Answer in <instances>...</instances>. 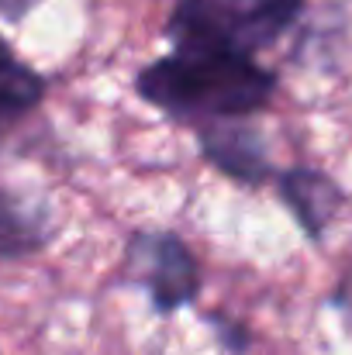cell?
<instances>
[{"label":"cell","mask_w":352,"mask_h":355,"mask_svg":"<svg viewBox=\"0 0 352 355\" xmlns=\"http://www.w3.org/2000/svg\"><path fill=\"white\" fill-rule=\"evenodd\" d=\"M280 80L255 55L169 49L135 73V94L166 118L190 128L255 118L269 107Z\"/></svg>","instance_id":"6da1fadb"},{"label":"cell","mask_w":352,"mask_h":355,"mask_svg":"<svg viewBox=\"0 0 352 355\" xmlns=\"http://www.w3.org/2000/svg\"><path fill=\"white\" fill-rule=\"evenodd\" d=\"M308 0H176L162 35L173 49L259 55L304 14Z\"/></svg>","instance_id":"7a4b0ae2"},{"label":"cell","mask_w":352,"mask_h":355,"mask_svg":"<svg viewBox=\"0 0 352 355\" xmlns=\"http://www.w3.org/2000/svg\"><path fill=\"white\" fill-rule=\"evenodd\" d=\"M124 276L142 286L156 314H176L201 293V262L176 232H135L124 245Z\"/></svg>","instance_id":"3957f363"},{"label":"cell","mask_w":352,"mask_h":355,"mask_svg":"<svg viewBox=\"0 0 352 355\" xmlns=\"http://www.w3.org/2000/svg\"><path fill=\"white\" fill-rule=\"evenodd\" d=\"M201 155L235 183L242 187H266L273 183L276 169L269 162L266 141L259 128H252V118H232V121H211L194 128Z\"/></svg>","instance_id":"277c9868"},{"label":"cell","mask_w":352,"mask_h":355,"mask_svg":"<svg viewBox=\"0 0 352 355\" xmlns=\"http://www.w3.org/2000/svg\"><path fill=\"white\" fill-rule=\"evenodd\" d=\"M273 187H276L280 200L287 204V211L294 214V221L301 225V232L311 241L325 238L328 225L339 218V211L346 204L342 187L328 173L311 169V166H290V169L276 173Z\"/></svg>","instance_id":"5b68a950"},{"label":"cell","mask_w":352,"mask_h":355,"mask_svg":"<svg viewBox=\"0 0 352 355\" xmlns=\"http://www.w3.org/2000/svg\"><path fill=\"white\" fill-rule=\"evenodd\" d=\"M56 238L49 207L31 197L0 187V262H24L42 255Z\"/></svg>","instance_id":"8992f818"},{"label":"cell","mask_w":352,"mask_h":355,"mask_svg":"<svg viewBox=\"0 0 352 355\" xmlns=\"http://www.w3.org/2000/svg\"><path fill=\"white\" fill-rule=\"evenodd\" d=\"M49 94V80L24 62L10 42L0 35V135H10L17 124L31 118Z\"/></svg>","instance_id":"52a82bcc"},{"label":"cell","mask_w":352,"mask_h":355,"mask_svg":"<svg viewBox=\"0 0 352 355\" xmlns=\"http://www.w3.org/2000/svg\"><path fill=\"white\" fill-rule=\"evenodd\" d=\"M42 0H0V21H10V24H21Z\"/></svg>","instance_id":"ba28073f"},{"label":"cell","mask_w":352,"mask_h":355,"mask_svg":"<svg viewBox=\"0 0 352 355\" xmlns=\"http://www.w3.org/2000/svg\"><path fill=\"white\" fill-rule=\"evenodd\" d=\"M218 324V331H221V342H225V349H232V352H242L245 349V342H249V335H245V328L242 324H232V321H225V318H215Z\"/></svg>","instance_id":"9c48e42d"},{"label":"cell","mask_w":352,"mask_h":355,"mask_svg":"<svg viewBox=\"0 0 352 355\" xmlns=\"http://www.w3.org/2000/svg\"><path fill=\"white\" fill-rule=\"evenodd\" d=\"M335 304L346 307V311H352V269H349V276H346V283L339 286V293H335Z\"/></svg>","instance_id":"30bf717a"}]
</instances>
